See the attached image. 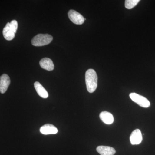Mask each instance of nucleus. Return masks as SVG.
<instances>
[{
	"label": "nucleus",
	"instance_id": "obj_6",
	"mask_svg": "<svg viewBox=\"0 0 155 155\" xmlns=\"http://www.w3.org/2000/svg\"><path fill=\"white\" fill-rule=\"evenodd\" d=\"M130 140L131 144H140L143 140L142 134L140 130L136 129L134 130L130 134Z\"/></svg>",
	"mask_w": 155,
	"mask_h": 155
},
{
	"label": "nucleus",
	"instance_id": "obj_4",
	"mask_svg": "<svg viewBox=\"0 0 155 155\" xmlns=\"http://www.w3.org/2000/svg\"><path fill=\"white\" fill-rule=\"evenodd\" d=\"M68 17L70 20L76 25H81L83 24L85 20L83 16L75 10H70L68 12Z\"/></svg>",
	"mask_w": 155,
	"mask_h": 155
},
{
	"label": "nucleus",
	"instance_id": "obj_11",
	"mask_svg": "<svg viewBox=\"0 0 155 155\" xmlns=\"http://www.w3.org/2000/svg\"><path fill=\"white\" fill-rule=\"evenodd\" d=\"M4 38L7 40L11 41L14 38L15 34L10 27V22H8L3 30Z\"/></svg>",
	"mask_w": 155,
	"mask_h": 155
},
{
	"label": "nucleus",
	"instance_id": "obj_12",
	"mask_svg": "<svg viewBox=\"0 0 155 155\" xmlns=\"http://www.w3.org/2000/svg\"><path fill=\"white\" fill-rule=\"evenodd\" d=\"M34 87L37 93L40 96L43 98H47L49 96L48 93L39 82L38 81L35 82Z\"/></svg>",
	"mask_w": 155,
	"mask_h": 155
},
{
	"label": "nucleus",
	"instance_id": "obj_14",
	"mask_svg": "<svg viewBox=\"0 0 155 155\" xmlns=\"http://www.w3.org/2000/svg\"><path fill=\"white\" fill-rule=\"evenodd\" d=\"M10 27L13 30L14 33L17 32V28H18V22L16 20H13L10 22Z\"/></svg>",
	"mask_w": 155,
	"mask_h": 155
},
{
	"label": "nucleus",
	"instance_id": "obj_8",
	"mask_svg": "<svg viewBox=\"0 0 155 155\" xmlns=\"http://www.w3.org/2000/svg\"><path fill=\"white\" fill-rule=\"evenodd\" d=\"M40 66L42 69L48 71H51L54 70V65L53 61L49 58H44L39 62Z\"/></svg>",
	"mask_w": 155,
	"mask_h": 155
},
{
	"label": "nucleus",
	"instance_id": "obj_3",
	"mask_svg": "<svg viewBox=\"0 0 155 155\" xmlns=\"http://www.w3.org/2000/svg\"><path fill=\"white\" fill-rule=\"evenodd\" d=\"M129 96L134 102L142 107L148 108L150 105V104L148 100L145 97L137 94L132 93L130 94Z\"/></svg>",
	"mask_w": 155,
	"mask_h": 155
},
{
	"label": "nucleus",
	"instance_id": "obj_2",
	"mask_svg": "<svg viewBox=\"0 0 155 155\" xmlns=\"http://www.w3.org/2000/svg\"><path fill=\"white\" fill-rule=\"evenodd\" d=\"M53 39V37L48 34H39L34 37L31 40V44L35 46H43L49 44Z\"/></svg>",
	"mask_w": 155,
	"mask_h": 155
},
{
	"label": "nucleus",
	"instance_id": "obj_5",
	"mask_svg": "<svg viewBox=\"0 0 155 155\" xmlns=\"http://www.w3.org/2000/svg\"><path fill=\"white\" fill-rule=\"evenodd\" d=\"M11 83L10 77L6 74L0 77V92L4 94L6 92Z\"/></svg>",
	"mask_w": 155,
	"mask_h": 155
},
{
	"label": "nucleus",
	"instance_id": "obj_13",
	"mask_svg": "<svg viewBox=\"0 0 155 155\" xmlns=\"http://www.w3.org/2000/svg\"><path fill=\"white\" fill-rule=\"evenodd\" d=\"M140 1V0H126L125 7L127 9H132L137 5Z\"/></svg>",
	"mask_w": 155,
	"mask_h": 155
},
{
	"label": "nucleus",
	"instance_id": "obj_10",
	"mask_svg": "<svg viewBox=\"0 0 155 155\" xmlns=\"http://www.w3.org/2000/svg\"><path fill=\"white\" fill-rule=\"evenodd\" d=\"M100 118L102 121L107 125H111L114 122V117L110 113L104 111L100 114Z\"/></svg>",
	"mask_w": 155,
	"mask_h": 155
},
{
	"label": "nucleus",
	"instance_id": "obj_1",
	"mask_svg": "<svg viewBox=\"0 0 155 155\" xmlns=\"http://www.w3.org/2000/svg\"><path fill=\"white\" fill-rule=\"evenodd\" d=\"M85 83L89 92L92 93L96 89L97 87V75L94 69H89L86 71Z\"/></svg>",
	"mask_w": 155,
	"mask_h": 155
},
{
	"label": "nucleus",
	"instance_id": "obj_9",
	"mask_svg": "<svg viewBox=\"0 0 155 155\" xmlns=\"http://www.w3.org/2000/svg\"><path fill=\"white\" fill-rule=\"evenodd\" d=\"M97 151L101 155H114L116 152L114 148L105 146L97 147Z\"/></svg>",
	"mask_w": 155,
	"mask_h": 155
},
{
	"label": "nucleus",
	"instance_id": "obj_7",
	"mask_svg": "<svg viewBox=\"0 0 155 155\" xmlns=\"http://www.w3.org/2000/svg\"><path fill=\"white\" fill-rule=\"evenodd\" d=\"M41 133L45 135L50 134H56L58 132V129L51 124H46L42 126L40 129Z\"/></svg>",
	"mask_w": 155,
	"mask_h": 155
}]
</instances>
